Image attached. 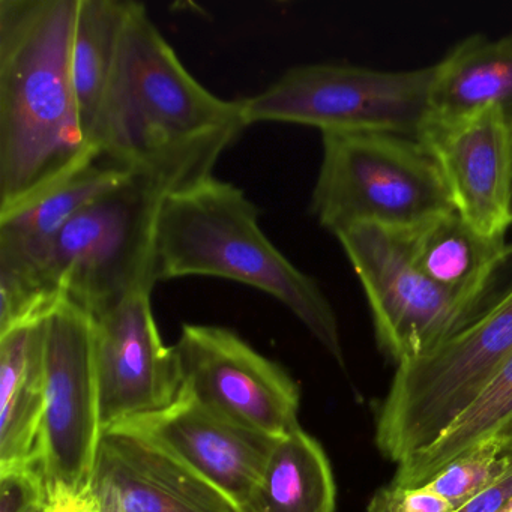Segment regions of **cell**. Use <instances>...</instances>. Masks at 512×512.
<instances>
[{"mask_svg": "<svg viewBox=\"0 0 512 512\" xmlns=\"http://www.w3.org/2000/svg\"><path fill=\"white\" fill-rule=\"evenodd\" d=\"M247 127L242 100H223L197 82L133 2L92 133L95 149L176 191L214 176Z\"/></svg>", "mask_w": 512, "mask_h": 512, "instance_id": "obj_1", "label": "cell"}, {"mask_svg": "<svg viewBox=\"0 0 512 512\" xmlns=\"http://www.w3.org/2000/svg\"><path fill=\"white\" fill-rule=\"evenodd\" d=\"M77 8L79 0H0V211L98 154L71 76Z\"/></svg>", "mask_w": 512, "mask_h": 512, "instance_id": "obj_2", "label": "cell"}, {"mask_svg": "<svg viewBox=\"0 0 512 512\" xmlns=\"http://www.w3.org/2000/svg\"><path fill=\"white\" fill-rule=\"evenodd\" d=\"M185 277L224 278L268 293L346 367L337 314L317 281L269 241L247 194L215 176L167 194L158 212L155 281Z\"/></svg>", "mask_w": 512, "mask_h": 512, "instance_id": "obj_3", "label": "cell"}, {"mask_svg": "<svg viewBox=\"0 0 512 512\" xmlns=\"http://www.w3.org/2000/svg\"><path fill=\"white\" fill-rule=\"evenodd\" d=\"M175 191L157 176L133 172L74 215L32 266L53 293L89 316L145 287L154 289L158 212Z\"/></svg>", "mask_w": 512, "mask_h": 512, "instance_id": "obj_4", "label": "cell"}, {"mask_svg": "<svg viewBox=\"0 0 512 512\" xmlns=\"http://www.w3.org/2000/svg\"><path fill=\"white\" fill-rule=\"evenodd\" d=\"M512 356V284L433 352L404 362L376 412L377 448L401 464L430 448Z\"/></svg>", "mask_w": 512, "mask_h": 512, "instance_id": "obj_5", "label": "cell"}, {"mask_svg": "<svg viewBox=\"0 0 512 512\" xmlns=\"http://www.w3.org/2000/svg\"><path fill=\"white\" fill-rule=\"evenodd\" d=\"M311 214L337 236L371 224L409 230L454 211L439 167L416 139L391 133H322Z\"/></svg>", "mask_w": 512, "mask_h": 512, "instance_id": "obj_6", "label": "cell"}, {"mask_svg": "<svg viewBox=\"0 0 512 512\" xmlns=\"http://www.w3.org/2000/svg\"><path fill=\"white\" fill-rule=\"evenodd\" d=\"M433 65L376 70L307 64L287 70L256 97L242 100L245 124L307 125L322 133H391L418 139L430 118Z\"/></svg>", "mask_w": 512, "mask_h": 512, "instance_id": "obj_7", "label": "cell"}, {"mask_svg": "<svg viewBox=\"0 0 512 512\" xmlns=\"http://www.w3.org/2000/svg\"><path fill=\"white\" fill-rule=\"evenodd\" d=\"M335 238L370 305L377 344L397 367L433 352L487 308L428 280L413 263L403 230L362 224Z\"/></svg>", "mask_w": 512, "mask_h": 512, "instance_id": "obj_8", "label": "cell"}, {"mask_svg": "<svg viewBox=\"0 0 512 512\" xmlns=\"http://www.w3.org/2000/svg\"><path fill=\"white\" fill-rule=\"evenodd\" d=\"M43 463L49 493L88 490L100 445V391L91 316L62 302L44 320Z\"/></svg>", "mask_w": 512, "mask_h": 512, "instance_id": "obj_9", "label": "cell"}, {"mask_svg": "<svg viewBox=\"0 0 512 512\" xmlns=\"http://www.w3.org/2000/svg\"><path fill=\"white\" fill-rule=\"evenodd\" d=\"M173 350L182 394L272 439L301 427L298 385L235 332L221 326L184 325Z\"/></svg>", "mask_w": 512, "mask_h": 512, "instance_id": "obj_10", "label": "cell"}, {"mask_svg": "<svg viewBox=\"0 0 512 512\" xmlns=\"http://www.w3.org/2000/svg\"><path fill=\"white\" fill-rule=\"evenodd\" d=\"M151 293L136 290L91 316L103 433L166 409L181 392L175 350L158 331Z\"/></svg>", "mask_w": 512, "mask_h": 512, "instance_id": "obj_11", "label": "cell"}, {"mask_svg": "<svg viewBox=\"0 0 512 512\" xmlns=\"http://www.w3.org/2000/svg\"><path fill=\"white\" fill-rule=\"evenodd\" d=\"M439 167L455 214L487 238L512 229V124L499 110L430 116L418 136Z\"/></svg>", "mask_w": 512, "mask_h": 512, "instance_id": "obj_12", "label": "cell"}, {"mask_svg": "<svg viewBox=\"0 0 512 512\" xmlns=\"http://www.w3.org/2000/svg\"><path fill=\"white\" fill-rule=\"evenodd\" d=\"M89 494L97 512H241L158 443L125 428L101 434Z\"/></svg>", "mask_w": 512, "mask_h": 512, "instance_id": "obj_13", "label": "cell"}, {"mask_svg": "<svg viewBox=\"0 0 512 512\" xmlns=\"http://www.w3.org/2000/svg\"><path fill=\"white\" fill-rule=\"evenodd\" d=\"M113 428L136 431L229 497L239 511L262 481L277 439L248 430L190 395Z\"/></svg>", "mask_w": 512, "mask_h": 512, "instance_id": "obj_14", "label": "cell"}, {"mask_svg": "<svg viewBox=\"0 0 512 512\" xmlns=\"http://www.w3.org/2000/svg\"><path fill=\"white\" fill-rule=\"evenodd\" d=\"M416 268L451 295L488 307L496 278L512 260L506 238H487L461 220L455 211L436 215L403 230Z\"/></svg>", "mask_w": 512, "mask_h": 512, "instance_id": "obj_15", "label": "cell"}, {"mask_svg": "<svg viewBox=\"0 0 512 512\" xmlns=\"http://www.w3.org/2000/svg\"><path fill=\"white\" fill-rule=\"evenodd\" d=\"M136 170L98 152L32 199L0 211V265L32 266L62 227Z\"/></svg>", "mask_w": 512, "mask_h": 512, "instance_id": "obj_16", "label": "cell"}, {"mask_svg": "<svg viewBox=\"0 0 512 512\" xmlns=\"http://www.w3.org/2000/svg\"><path fill=\"white\" fill-rule=\"evenodd\" d=\"M44 320L0 335V472L43 464Z\"/></svg>", "mask_w": 512, "mask_h": 512, "instance_id": "obj_17", "label": "cell"}, {"mask_svg": "<svg viewBox=\"0 0 512 512\" xmlns=\"http://www.w3.org/2000/svg\"><path fill=\"white\" fill-rule=\"evenodd\" d=\"M433 70L430 116L458 118L493 109L512 124V31L499 38L469 35Z\"/></svg>", "mask_w": 512, "mask_h": 512, "instance_id": "obj_18", "label": "cell"}, {"mask_svg": "<svg viewBox=\"0 0 512 512\" xmlns=\"http://www.w3.org/2000/svg\"><path fill=\"white\" fill-rule=\"evenodd\" d=\"M241 512H335L334 475L322 445L301 427L277 439Z\"/></svg>", "mask_w": 512, "mask_h": 512, "instance_id": "obj_19", "label": "cell"}, {"mask_svg": "<svg viewBox=\"0 0 512 512\" xmlns=\"http://www.w3.org/2000/svg\"><path fill=\"white\" fill-rule=\"evenodd\" d=\"M131 7L130 0H79L71 76L80 118L91 142Z\"/></svg>", "mask_w": 512, "mask_h": 512, "instance_id": "obj_20", "label": "cell"}, {"mask_svg": "<svg viewBox=\"0 0 512 512\" xmlns=\"http://www.w3.org/2000/svg\"><path fill=\"white\" fill-rule=\"evenodd\" d=\"M512 422V356L490 385L457 421L425 451L398 464L394 484L418 487L482 440L502 433Z\"/></svg>", "mask_w": 512, "mask_h": 512, "instance_id": "obj_21", "label": "cell"}, {"mask_svg": "<svg viewBox=\"0 0 512 512\" xmlns=\"http://www.w3.org/2000/svg\"><path fill=\"white\" fill-rule=\"evenodd\" d=\"M512 467V457L499 437L476 443L446 464L425 485L455 509L490 487Z\"/></svg>", "mask_w": 512, "mask_h": 512, "instance_id": "obj_22", "label": "cell"}, {"mask_svg": "<svg viewBox=\"0 0 512 512\" xmlns=\"http://www.w3.org/2000/svg\"><path fill=\"white\" fill-rule=\"evenodd\" d=\"M0 512H37L46 508L49 484L43 464L0 472Z\"/></svg>", "mask_w": 512, "mask_h": 512, "instance_id": "obj_23", "label": "cell"}, {"mask_svg": "<svg viewBox=\"0 0 512 512\" xmlns=\"http://www.w3.org/2000/svg\"><path fill=\"white\" fill-rule=\"evenodd\" d=\"M448 500L434 493L428 485L404 487L394 482L379 488L371 497L367 512H454Z\"/></svg>", "mask_w": 512, "mask_h": 512, "instance_id": "obj_24", "label": "cell"}, {"mask_svg": "<svg viewBox=\"0 0 512 512\" xmlns=\"http://www.w3.org/2000/svg\"><path fill=\"white\" fill-rule=\"evenodd\" d=\"M512 505V467L490 487L467 500L454 512H506Z\"/></svg>", "mask_w": 512, "mask_h": 512, "instance_id": "obj_25", "label": "cell"}, {"mask_svg": "<svg viewBox=\"0 0 512 512\" xmlns=\"http://www.w3.org/2000/svg\"><path fill=\"white\" fill-rule=\"evenodd\" d=\"M44 512H97L89 488L83 493L68 490H53L49 493Z\"/></svg>", "mask_w": 512, "mask_h": 512, "instance_id": "obj_26", "label": "cell"}, {"mask_svg": "<svg viewBox=\"0 0 512 512\" xmlns=\"http://www.w3.org/2000/svg\"><path fill=\"white\" fill-rule=\"evenodd\" d=\"M506 512H512V505H511V506H509V509H508V511H506Z\"/></svg>", "mask_w": 512, "mask_h": 512, "instance_id": "obj_27", "label": "cell"}, {"mask_svg": "<svg viewBox=\"0 0 512 512\" xmlns=\"http://www.w3.org/2000/svg\"><path fill=\"white\" fill-rule=\"evenodd\" d=\"M44 509H46V508L40 509V511H37V512H44Z\"/></svg>", "mask_w": 512, "mask_h": 512, "instance_id": "obj_28", "label": "cell"}]
</instances>
